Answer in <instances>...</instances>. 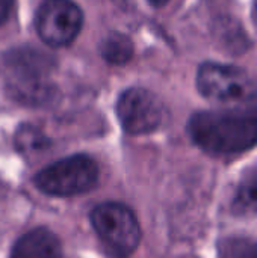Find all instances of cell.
I'll return each instance as SVG.
<instances>
[{"label": "cell", "instance_id": "3", "mask_svg": "<svg viewBox=\"0 0 257 258\" xmlns=\"http://www.w3.org/2000/svg\"><path fill=\"white\" fill-rule=\"evenodd\" d=\"M91 224L101 245L114 258L130 257L141 240L135 213L121 203H103L91 212Z\"/></svg>", "mask_w": 257, "mask_h": 258}, {"label": "cell", "instance_id": "13", "mask_svg": "<svg viewBox=\"0 0 257 258\" xmlns=\"http://www.w3.org/2000/svg\"><path fill=\"white\" fill-rule=\"evenodd\" d=\"M153 6H156V8H161V6H164V5H167L170 0H148Z\"/></svg>", "mask_w": 257, "mask_h": 258}, {"label": "cell", "instance_id": "12", "mask_svg": "<svg viewBox=\"0 0 257 258\" xmlns=\"http://www.w3.org/2000/svg\"><path fill=\"white\" fill-rule=\"evenodd\" d=\"M12 5H14V0H0V24H3L8 20Z\"/></svg>", "mask_w": 257, "mask_h": 258}, {"label": "cell", "instance_id": "1", "mask_svg": "<svg viewBox=\"0 0 257 258\" xmlns=\"http://www.w3.org/2000/svg\"><path fill=\"white\" fill-rule=\"evenodd\" d=\"M188 132L203 151L232 156L257 147V109L211 110L195 113Z\"/></svg>", "mask_w": 257, "mask_h": 258}, {"label": "cell", "instance_id": "7", "mask_svg": "<svg viewBox=\"0 0 257 258\" xmlns=\"http://www.w3.org/2000/svg\"><path fill=\"white\" fill-rule=\"evenodd\" d=\"M117 115L126 133L147 135L161 125L164 107L150 91L130 88L121 94L117 103Z\"/></svg>", "mask_w": 257, "mask_h": 258}, {"label": "cell", "instance_id": "6", "mask_svg": "<svg viewBox=\"0 0 257 258\" xmlns=\"http://www.w3.org/2000/svg\"><path fill=\"white\" fill-rule=\"evenodd\" d=\"M83 24L80 8L71 0H42L35 15V29L50 47L71 44Z\"/></svg>", "mask_w": 257, "mask_h": 258}, {"label": "cell", "instance_id": "4", "mask_svg": "<svg viewBox=\"0 0 257 258\" xmlns=\"http://www.w3.org/2000/svg\"><path fill=\"white\" fill-rule=\"evenodd\" d=\"M35 186L45 195L70 198L89 192L98 181L97 163L83 154L58 160L35 175Z\"/></svg>", "mask_w": 257, "mask_h": 258}, {"label": "cell", "instance_id": "5", "mask_svg": "<svg viewBox=\"0 0 257 258\" xmlns=\"http://www.w3.org/2000/svg\"><path fill=\"white\" fill-rule=\"evenodd\" d=\"M198 91L220 103H247L256 98L254 80L241 68L206 62L197 74Z\"/></svg>", "mask_w": 257, "mask_h": 258}, {"label": "cell", "instance_id": "11", "mask_svg": "<svg viewBox=\"0 0 257 258\" xmlns=\"http://www.w3.org/2000/svg\"><path fill=\"white\" fill-rule=\"evenodd\" d=\"M132 42L127 36L120 33L109 35L101 45V54L111 63H124L132 57Z\"/></svg>", "mask_w": 257, "mask_h": 258}, {"label": "cell", "instance_id": "2", "mask_svg": "<svg viewBox=\"0 0 257 258\" xmlns=\"http://www.w3.org/2000/svg\"><path fill=\"white\" fill-rule=\"evenodd\" d=\"M53 59L33 47H15L0 59V77L6 92L26 106H44L55 95Z\"/></svg>", "mask_w": 257, "mask_h": 258}, {"label": "cell", "instance_id": "8", "mask_svg": "<svg viewBox=\"0 0 257 258\" xmlns=\"http://www.w3.org/2000/svg\"><path fill=\"white\" fill-rule=\"evenodd\" d=\"M11 258H62V246L52 231L36 228L18 239Z\"/></svg>", "mask_w": 257, "mask_h": 258}, {"label": "cell", "instance_id": "9", "mask_svg": "<svg viewBox=\"0 0 257 258\" xmlns=\"http://www.w3.org/2000/svg\"><path fill=\"white\" fill-rule=\"evenodd\" d=\"M232 210L239 216L257 213V169L247 172L241 178L232 201Z\"/></svg>", "mask_w": 257, "mask_h": 258}, {"label": "cell", "instance_id": "10", "mask_svg": "<svg viewBox=\"0 0 257 258\" xmlns=\"http://www.w3.org/2000/svg\"><path fill=\"white\" fill-rule=\"evenodd\" d=\"M218 258H257V239L245 236L224 237L217 245Z\"/></svg>", "mask_w": 257, "mask_h": 258}]
</instances>
